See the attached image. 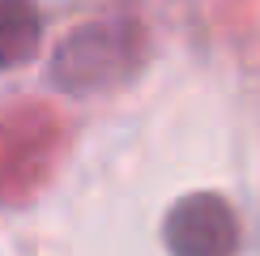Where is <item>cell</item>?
<instances>
[{"mask_svg": "<svg viewBox=\"0 0 260 256\" xmlns=\"http://www.w3.org/2000/svg\"><path fill=\"white\" fill-rule=\"evenodd\" d=\"M239 218L218 192H188L162 222V243L171 256H239Z\"/></svg>", "mask_w": 260, "mask_h": 256, "instance_id": "cell-3", "label": "cell"}, {"mask_svg": "<svg viewBox=\"0 0 260 256\" xmlns=\"http://www.w3.org/2000/svg\"><path fill=\"white\" fill-rule=\"evenodd\" d=\"M64 154V124L43 103L0 107V205H21L51 179Z\"/></svg>", "mask_w": 260, "mask_h": 256, "instance_id": "cell-2", "label": "cell"}, {"mask_svg": "<svg viewBox=\"0 0 260 256\" xmlns=\"http://www.w3.org/2000/svg\"><path fill=\"white\" fill-rule=\"evenodd\" d=\"M43 43L39 0H0V64H26Z\"/></svg>", "mask_w": 260, "mask_h": 256, "instance_id": "cell-4", "label": "cell"}, {"mask_svg": "<svg viewBox=\"0 0 260 256\" xmlns=\"http://www.w3.org/2000/svg\"><path fill=\"white\" fill-rule=\"evenodd\" d=\"M145 60V30L133 13L85 21L51 56V81L64 94H103L128 81Z\"/></svg>", "mask_w": 260, "mask_h": 256, "instance_id": "cell-1", "label": "cell"}]
</instances>
